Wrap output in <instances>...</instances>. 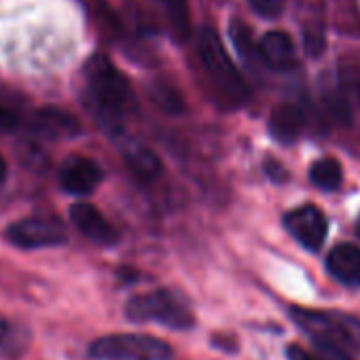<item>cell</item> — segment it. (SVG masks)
Masks as SVG:
<instances>
[{"label": "cell", "instance_id": "obj_1", "mask_svg": "<svg viewBox=\"0 0 360 360\" xmlns=\"http://www.w3.org/2000/svg\"><path fill=\"white\" fill-rule=\"evenodd\" d=\"M85 79L87 96L98 117L106 123H121L136 104L127 77L106 56L96 53L85 64Z\"/></svg>", "mask_w": 360, "mask_h": 360}, {"label": "cell", "instance_id": "obj_2", "mask_svg": "<svg viewBox=\"0 0 360 360\" xmlns=\"http://www.w3.org/2000/svg\"><path fill=\"white\" fill-rule=\"evenodd\" d=\"M198 51H200V62L204 66V72H206L219 102H223L225 106H231V108L242 106L250 96L248 85H246L244 77L240 75V70L236 68L233 60L229 58V53L214 28L206 26L200 30Z\"/></svg>", "mask_w": 360, "mask_h": 360}, {"label": "cell", "instance_id": "obj_3", "mask_svg": "<svg viewBox=\"0 0 360 360\" xmlns=\"http://www.w3.org/2000/svg\"><path fill=\"white\" fill-rule=\"evenodd\" d=\"M292 320L320 345H330L347 354H360V320L341 311L290 307Z\"/></svg>", "mask_w": 360, "mask_h": 360}, {"label": "cell", "instance_id": "obj_4", "mask_svg": "<svg viewBox=\"0 0 360 360\" xmlns=\"http://www.w3.org/2000/svg\"><path fill=\"white\" fill-rule=\"evenodd\" d=\"M125 314L131 322H159L167 328L185 330L193 326V309L189 301L169 288L136 295L127 301Z\"/></svg>", "mask_w": 360, "mask_h": 360}, {"label": "cell", "instance_id": "obj_5", "mask_svg": "<svg viewBox=\"0 0 360 360\" xmlns=\"http://www.w3.org/2000/svg\"><path fill=\"white\" fill-rule=\"evenodd\" d=\"M94 360H169L172 347L148 335H108L91 343Z\"/></svg>", "mask_w": 360, "mask_h": 360}, {"label": "cell", "instance_id": "obj_6", "mask_svg": "<svg viewBox=\"0 0 360 360\" xmlns=\"http://www.w3.org/2000/svg\"><path fill=\"white\" fill-rule=\"evenodd\" d=\"M7 240L18 248H47V246H60L66 242V229L60 221L49 217H30L22 219L5 231Z\"/></svg>", "mask_w": 360, "mask_h": 360}, {"label": "cell", "instance_id": "obj_7", "mask_svg": "<svg viewBox=\"0 0 360 360\" xmlns=\"http://www.w3.org/2000/svg\"><path fill=\"white\" fill-rule=\"evenodd\" d=\"M286 231L307 250L316 252L326 240L328 233V221L316 206H301L297 210H290L284 217Z\"/></svg>", "mask_w": 360, "mask_h": 360}, {"label": "cell", "instance_id": "obj_8", "mask_svg": "<svg viewBox=\"0 0 360 360\" xmlns=\"http://www.w3.org/2000/svg\"><path fill=\"white\" fill-rule=\"evenodd\" d=\"M102 178H104V172L100 163L89 157H70L68 161H64L58 174L60 187L66 193L77 195V198H85L94 193L96 187L102 183Z\"/></svg>", "mask_w": 360, "mask_h": 360}, {"label": "cell", "instance_id": "obj_9", "mask_svg": "<svg viewBox=\"0 0 360 360\" xmlns=\"http://www.w3.org/2000/svg\"><path fill=\"white\" fill-rule=\"evenodd\" d=\"M70 221L72 225L94 244H102V246H110L117 242L119 233L117 229L106 221V217L87 202H79L70 208Z\"/></svg>", "mask_w": 360, "mask_h": 360}, {"label": "cell", "instance_id": "obj_10", "mask_svg": "<svg viewBox=\"0 0 360 360\" xmlns=\"http://www.w3.org/2000/svg\"><path fill=\"white\" fill-rule=\"evenodd\" d=\"M328 274L347 288H360V248L354 244H339L326 257Z\"/></svg>", "mask_w": 360, "mask_h": 360}, {"label": "cell", "instance_id": "obj_11", "mask_svg": "<svg viewBox=\"0 0 360 360\" xmlns=\"http://www.w3.org/2000/svg\"><path fill=\"white\" fill-rule=\"evenodd\" d=\"M259 53H261V62L278 72H286L297 64L295 43L286 32H280V30L267 32L261 39Z\"/></svg>", "mask_w": 360, "mask_h": 360}, {"label": "cell", "instance_id": "obj_12", "mask_svg": "<svg viewBox=\"0 0 360 360\" xmlns=\"http://www.w3.org/2000/svg\"><path fill=\"white\" fill-rule=\"evenodd\" d=\"M305 117L303 110L297 104L284 102L280 106L274 108L271 117H269V134L282 142V144H290L299 138L301 129H303Z\"/></svg>", "mask_w": 360, "mask_h": 360}, {"label": "cell", "instance_id": "obj_13", "mask_svg": "<svg viewBox=\"0 0 360 360\" xmlns=\"http://www.w3.org/2000/svg\"><path fill=\"white\" fill-rule=\"evenodd\" d=\"M30 131L45 136V138H64V136H75L79 131V123L75 117L56 110V108H45L32 115L28 121Z\"/></svg>", "mask_w": 360, "mask_h": 360}, {"label": "cell", "instance_id": "obj_14", "mask_svg": "<svg viewBox=\"0 0 360 360\" xmlns=\"http://www.w3.org/2000/svg\"><path fill=\"white\" fill-rule=\"evenodd\" d=\"M174 41L185 43L191 37V9L187 0H155Z\"/></svg>", "mask_w": 360, "mask_h": 360}, {"label": "cell", "instance_id": "obj_15", "mask_svg": "<svg viewBox=\"0 0 360 360\" xmlns=\"http://www.w3.org/2000/svg\"><path fill=\"white\" fill-rule=\"evenodd\" d=\"M125 161L140 180H155L161 174V159L146 146L129 148L125 153Z\"/></svg>", "mask_w": 360, "mask_h": 360}, {"label": "cell", "instance_id": "obj_16", "mask_svg": "<svg viewBox=\"0 0 360 360\" xmlns=\"http://www.w3.org/2000/svg\"><path fill=\"white\" fill-rule=\"evenodd\" d=\"M229 37H231V43H233L236 51L240 53V58H242L248 66H259V64H263V62H261V53H259V45L255 43L252 32H250V28H248L244 22L233 20L231 26H229Z\"/></svg>", "mask_w": 360, "mask_h": 360}, {"label": "cell", "instance_id": "obj_17", "mask_svg": "<svg viewBox=\"0 0 360 360\" xmlns=\"http://www.w3.org/2000/svg\"><path fill=\"white\" fill-rule=\"evenodd\" d=\"M309 178L316 187H320L322 191H335L339 189L341 180H343V172L337 159L324 157L320 161H316L309 169Z\"/></svg>", "mask_w": 360, "mask_h": 360}, {"label": "cell", "instance_id": "obj_18", "mask_svg": "<svg viewBox=\"0 0 360 360\" xmlns=\"http://www.w3.org/2000/svg\"><path fill=\"white\" fill-rule=\"evenodd\" d=\"M148 96L167 115H180V112H185V100H183V96H180V91L174 85H169V83L155 81L148 87Z\"/></svg>", "mask_w": 360, "mask_h": 360}, {"label": "cell", "instance_id": "obj_19", "mask_svg": "<svg viewBox=\"0 0 360 360\" xmlns=\"http://www.w3.org/2000/svg\"><path fill=\"white\" fill-rule=\"evenodd\" d=\"M339 87L341 98L347 106L360 104V70L358 68H343L339 72Z\"/></svg>", "mask_w": 360, "mask_h": 360}, {"label": "cell", "instance_id": "obj_20", "mask_svg": "<svg viewBox=\"0 0 360 360\" xmlns=\"http://www.w3.org/2000/svg\"><path fill=\"white\" fill-rule=\"evenodd\" d=\"M248 3L257 15L267 18V20L278 18L284 9V0H248Z\"/></svg>", "mask_w": 360, "mask_h": 360}, {"label": "cell", "instance_id": "obj_21", "mask_svg": "<svg viewBox=\"0 0 360 360\" xmlns=\"http://www.w3.org/2000/svg\"><path fill=\"white\" fill-rule=\"evenodd\" d=\"M303 45H305V51L311 56V58H318L324 49V32L320 28H311V30H305V39H303Z\"/></svg>", "mask_w": 360, "mask_h": 360}, {"label": "cell", "instance_id": "obj_22", "mask_svg": "<svg viewBox=\"0 0 360 360\" xmlns=\"http://www.w3.org/2000/svg\"><path fill=\"white\" fill-rule=\"evenodd\" d=\"M286 356H288V360H324V358H320V356L307 352L305 347H301V345H297V343H292V345L286 347Z\"/></svg>", "mask_w": 360, "mask_h": 360}, {"label": "cell", "instance_id": "obj_23", "mask_svg": "<svg viewBox=\"0 0 360 360\" xmlns=\"http://www.w3.org/2000/svg\"><path fill=\"white\" fill-rule=\"evenodd\" d=\"M20 125V117L7 108H0V131H13Z\"/></svg>", "mask_w": 360, "mask_h": 360}, {"label": "cell", "instance_id": "obj_24", "mask_svg": "<svg viewBox=\"0 0 360 360\" xmlns=\"http://www.w3.org/2000/svg\"><path fill=\"white\" fill-rule=\"evenodd\" d=\"M318 349L326 356V360H352L347 352H341V349L330 347V345H320Z\"/></svg>", "mask_w": 360, "mask_h": 360}, {"label": "cell", "instance_id": "obj_25", "mask_svg": "<svg viewBox=\"0 0 360 360\" xmlns=\"http://www.w3.org/2000/svg\"><path fill=\"white\" fill-rule=\"evenodd\" d=\"M265 169H267V174H269L274 180H284V178H286L284 167H282L280 163H276V161H267V163H265Z\"/></svg>", "mask_w": 360, "mask_h": 360}, {"label": "cell", "instance_id": "obj_26", "mask_svg": "<svg viewBox=\"0 0 360 360\" xmlns=\"http://www.w3.org/2000/svg\"><path fill=\"white\" fill-rule=\"evenodd\" d=\"M7 174H9V167H7V159L0 155V189L7 183Z\"/></svg>", "mask_w": 360, "mask_h": 360}, {"label": "cell", "instance_id": "obj_27", "mask_svg": "<svg viewBox=\"0 0 360 360\" xmlns=\"http://www.w3.org/2000/svg\"><path fill=\"white\" fill-rule=\"evenodd\" d=\"M7 335H9V326H7L5 320H0V343L7 339Z\"/></svg>", "mask_w": 360, "mask_h": 360}, {"label": "cell", "instance_id": "obj_28", "mask_svg": "<svg viewBox=\"0 0 360 360\" xmlns=\"http://www.w3.org/2000/svg\"><path fill=\"white\" fill-rule=\"evenodd\" d=\"M356 233H358V238H360V219H358V223H356Z\"/></svg>", "mask_w": 360, "mask_h": 360}]
</instances>
